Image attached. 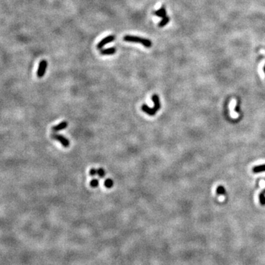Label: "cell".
Here are the masks:
<instances>
[{
	"label": "cell",
	"mask_w": 265,
	"mask_h": 265,
	"mask_svg": "<svg viewBox=\"0 0 265 265\" xmlns=\"http://www.w3.org/2000/svg\"><path fill=\"white\" fill-rule=\"evenodd\" d=\"M123 39L124 41L126 42H132V43L141 44L143 46H144L145 47H147V48H150L152 45V42H151V41L149 40V39L140 38V37L134 36V35H125V36H124Z\"/></svg>",
	"instance_id": "cell-1"
},
{
	"label": "cell",
	"mask_w": 265,
	"mask_h": 265,
	"mask_svg": "<svg viewBox=\"0 0 265 265\" xmlns=\"http://www.w3.org/2000/svg\"><path fill=\"white\" fill-rule=\"evenodd\" d=\"M152 100L154 103L153 109L155 112H157L158 110L161 109V102H160V98L158 96L157 94H153L152 96Z\"/></svg>",
	"instance_id": "cell-5"
},
{
	"label": "cell",
	"mask_w": 265,
	"mask_h": 265,
	"mask_svg": "<svg viewBox=\"0 0 265 265\" xmlns=\"http://www.w3.org/2000/svg\"><path fill=\"white\" fill-rule=\"evenodd\" d=\"M170 21V18L169 16H165L162 18V20L159 23V28H163V27L166 26L168 23Z\"/></svg>",
	"instance_id": "cell-11"
},
{
	"label": "cell",
	"mask_w": 265,
	"mask_h": 265,
	"mask_svg": "<svg viewBox=\"0 0 265 265\" xmlns=\"http://www.w3.org/2000/svg\"><path fill=\"white\" fill-rule=\"evenodd\" d=\"M225 189L222 186H219L217 188V195H225Z\"/></svg>",
	"instance_id": "cell-14"
},
{
	"label": "cell",
	"mask_w": 265,
	"mask_h": 265,
	"mask_svg": "<svg viewBox=\"0 0 265 265\" xmlns=\"http://www.w3.org/2000/svg\"><path fill=\"white\" fill-rule=\"evenodd\" d=\"M142 110H143L144 113L148 114L149 116H154V115H155V113H157V112L155 111L153 108H149V107L147 106L146 104H143L142 105Z\"/></svg>",
	"instance_id": "cell-7"
},
{
	"label": "cell",
	"mask_w": 265,
	"mask_h": 265,
	"mask_svg": "<svg viewBox=\"0 0 265 265\" xmlns=\"http://www.w3.org/2000/svg\"><path fill=\"white\" fill-rule=\"evenodd\" d=\"M98 185H99V181L97 179H93L92 181L90 182V186L93 188L97 187Z\"/></svg>",
	"instance_id": "cell-16"
},
{
	"label": "cell",
	"mask_w": 265,
	"mask_h": 265,
	"mask_svg": "<svg viewBox=\"0 0 265 265\" xmlns=\"http://www.w3.org/2000/svg\"><path fill=\"white\" fill-rule=\"evenodd\" d=\"M259 202L261 205H265V189L260 193Z\"/></svg>",
	"instance_id": "cell-12"
},
{
	"label": "cell",
	"mask_w": 265,
	"mask_h": 265,
	"mask_svg": "<svg viewBox=\"0 0 265 265\" xmlns=\"http://www.w3.org/2000/svg\"><path fill=\"white\" fill-rule=\"evenodd\" d=\"M47 65H48V64H47V61L43 60L40 62L38 66V72H37V76H38L39 78H41L42 77H44V74H45L46 72V69H47Z\"/></svg>",
	"instance_id": "cell-3"
},
{
	"label": "cell",
	"mask_w": 265,
	"mask_h": 265,
	"mask_svg": "<svg viewBox=\"0 0 265 265\" xmlns=\"http://www.w3.org/2000/svg\"><path fill=\"white\" fill-rule=\"evenodd\" d=\"M89 174H90V175H91V176L94 177V176L96 175H97V169H91V170H90Z\"/></svg>",
	"instance_id": "cell-17"
},
{
	"label": "cell",
	"mask_w": 265,
	"mask_h": 265,
	"mask_svg": "<svg viewBox=\"0 0 265 265\" xmlns=\"http://www.w3.org/2000/svg\"><path fill=\"white\" fill-rule=\"evenodd\" d=\"M116 50L115 47H110V48L101 50V54L103 55H114L116 53Z\"/></svg>",
	"instance_id": "cell-9"
},
{
	"label": "cell",
	"mask_w": 265,
	"mask_h": 265,
	"mask_svg": "<svg viewBox=\"0 0 265 265\" xmlns=\"http://www.w3.org/2000/svg\"><path fill=\"white\" fill-rule=\"evenodd\" d=\"M51 137H52V139L58 141V142H60L64 147H66V148L69 147V145H70V142H69V141L68 140L66 137H64V136L60 135V134L53 133L51 135Z\"/></svg>",
	"instance_id": "cell-2"
},
{
	"label": "cell",
	"mask_w": 265,
	"mask_h": 265,
	"mask_svg": "<svg viewBox=\"0 0 265 265\" xmlns=\"http://www.w3.org/2000/svg\"><path fill=\"white\" fill-rule=\"evenodd\" d=\"M104 185H105V187L108 188H110L111 187H113V180L110 179V178H108V179H106L105 181Z\"/></svg>",
	"instance_id": "cell-13"
},
{
	"label": "cell",
	"mask_w": 265,
	"mask_h": 265,
	"mask_svg": "<svg viewBox=\"0 0 265 265\" xmlns=\"http://www.w3.org/2000/svg\"><path fill=\"white\" fill-rule=\"evenodd\" d=\"M264 74H265V66H264Z\"/></svg>",
	"instance_id": "cell-18"
},
{
	"label": "cell",
	"mask_w": 265,
	"mask_h": 265,
	"mask_svg": "<svg viewBox=\"0 0 265 265\" xmlns=\"http://www.w3.org/2000/svg\"><path fill=\"white\" fill-rule=\"evenodd\" d=\"M115 39V35H108V37H106V38H103V40H101L99 42V44H97V49L98 50H101L102 48H103L104 46L106 45V44L110 43V42L113 41Z\"/></svg>",
	"instance_id": "cell-4"
},
{
	"label": "cell",
	"mask_w": 265,
	"mask_h": 265,
	"mask_svg": "<svg viewBox=\"0 0 265 265\" xmlns=\"http://www.w3.org/2000/svg\"><path fill=\"white\" fill-rule=\"evenodd\" d=\"M67 127H68V122L64 121V122H61V123L58 124V125L54 126L52 128V130L53 132H58V131H61V130H64V129L66 128Z\"/></svg>",
	"instance_id": "cell-6"
},
{
	"label": "cell",
	"mask_w": 265,
	"mask_h": 265,
	"mask_svg": "<svg viewBox=\"0 0 265 265\" xmlns=\"http://www.w3.org/2000/svg\"><path fill=\"white\" fill-rule=\"evenodd\" d=\"M253 172L254 173H259L265 172V164H262L260 166H256L253 168Z\"/></svg>",
	"instance_id": "cell-10"
},
{
	"label": "cell",
	"mask_w": 265,
	"mask_h": 265,
	"mask_svg": "<svg viewBox=\"0 0 265 265\" xmlns=\"http://www.w3.org/2000/svg\"><path fill=\"white\" fill-rule=\"evenodd\" d=\"M97 175L100 178H103L105 175V172L104 169L103 168H100L99 169H97Z\"/></svg>",
	"instance_id": "cell-15"
},
{
	"label": "cell",
	"mask_w": 265,
	"mask_h": 265,
	"mask_svg": "<svg viewBox=\"0 0 265 265\" xmlns=\"http://www.w3.org/2000/svg\"><path fill=\"white\" fill-rule=\"evenodd\" d=\"M154 14L155 15V16H157L159 17H161V18H164V17L166 16V11L165 7L163 5L160 8V9L157 10V11H155Z\"/></svg>",
	"instance_id": "cell-8"
}]
</instances>
